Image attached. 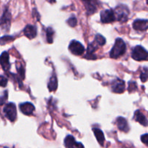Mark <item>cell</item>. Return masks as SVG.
I'll return each instance as SVG.
<instances>
[{
	"label": "cell",
	"instance_id": "52a82bcc",
	"mask_svg": "<svg viewBox=\"0 0 148 148\" xmlns=\"http://www.w3.org/2000/svg\"><path fill=\"white\" fill-rule=\"evenodd\" d=\"M101 20L103 23H109L116 20V16L113 10H105L101 11Z\"/></svg>",
	"mask_w": 148,
	"mask_h": 148
},
{
	"label": "cell",
	"instance_id": "e0dca14e",
	"mask_svg": "<svg viewBox=\"0 0 148 148\" xmlns=\"http://www.w3.org/2000/svg\"><path fill=\"white\" fill-rule=\"evenodd\" d=\"M92 131H93L94 134H95V138L97 139V141L98 142V143L101 146H103L104 142H105V136H104V134L102 131L99 129H96V128L92 129Z\"/></svg>",
	"mask_w": 148,
	"mask_h": 148
},
{
	"label": "cell",
	"instance_id": "9c48e42d",
	"mask_svg": "<svg viewBox=\"0 0 148 148\" xmlns=\"http://www.w3.org/2000/svg\"><path fill=\"white\" fill-rule=\"evenodd\" d=\"M64 145L66 148H84L83 145L81 142H77L74 136L68 135L64 139Z\"/></svg>",
	"mask_w": 148,
	"mask_h": 148
},
{
	"label": "cell",
	"instance_id": "ba28073f",
	"mask_svg": "<svg viewBox=\"0 0 148 148\" xmlns=\"http://www.w3.org/2000/svg\"><path fill=\"white\" fill-rule=\"evenodd\" d=\"M10 23H11V14H10V11L8 9L6 8L4 10V13H3L2 16H1V29L4 31L6 30H9L10 26Z\"/></svg>",
	"mask_w": 148,
	"mask_h": 148
},
{
	"label": "cell",
	"instance_id": "f1b7e54d",
	"mask_svg": "<svg viewBox=\"0 0 148 148\" xmlns=\"http://www.w3.org/2000/svg\"><path fill=\"white\" fill-rule=\"evenodd\" d=\"M17 71H18L19 74L21 75L22 78H25V71H24V69H23V67H20V68H18V69H17Z\"/></svg>",
	"mask_w": 148,
	"mask_h": 148
},
{
	"label": "cell",
	"instance_id": "7402d4cb",
	"mask_svg": "<svg viewBox=\"0 0 148 148\" xmlns=\"http://www.w3.org/2000/svg\"><path fill=\"white\" fill-rule=\"evenodd\" d=\"M140 79L143 82H145L148 79V68H144L143 72L141 73V75H140Z\"/></svg>",
	"mask_w": 148,
	"mask_h": 148
},
{
	"label": "cell",
	"instance_id": "6da1fadb",
	"mask_svg": "<svg viewBox=\"0 0 148 148\" xmlns=\"http://www.w3.org/2000/svg\"><path fill=\"white\" fill-rule=\"evenodd\" d=\"M126 49H127V46H126L123 39L118 38L116 39L114 46L111 49V52H110V57L111 58L119 57L120 56H122L125 53Z\"/></svg>",
	"mask_w": 148,
	"mask_h": 148
},
{
	"label": "cell",
	"instance_id": "484cf974",
	"mask_svg": "<svg viewBox=\"0 0 148 148\" xmlns=\"http://www.w3.org/2000/svg\"><path fill=\"white\" fill-rule=\"evenodd\" d=\"M12 39V37H11V36H3L1 39V44H4V43L7 42L8 41H11Z\"/></svg>",
	"mask_w": 148,
	"mask_h": 148
},
{
	"label": "cell",
	"instance_id": "7c38bea8",
	"mask_svg": "<svg viewBox=\"0 0 148 148\" xmlns=\"http://www.w3.org/2000/svg\"><path fill=\"white\" fill-rule=\"evenodd\" d=\"M24 34L26 37L29 39H33L37 35V28L36 26H32V25H27L24 28Z\"/></svg>",
	"mask_w": 148,
	"mask_h": 148
},
{
	"label": "cell",
	"instance_id": "5b68a950",
	"mask_svg": "<svg viewBox=\"0 0 148 148\" xmlns=\"http://www.w3.org/2000/svg\"><path fill=\"white\" fill-rule=\"evenodd\" d=\"M69 49L72 54L75 55H81L85 52V47L80 42L76 40H72L69 46Z\"/></svg>",
	"mask_w": 148,
	"mask_h": 148
},
{
	"label": "cell",
	"instance_id": "4dcf8cb0",
	"mask_svg": "<svg viewBox=\"0 0 148 148\" xmlns=\"http://www.w3.org/2000/svg\"><path fill=\"white\" fill-rule=\"evenodd\" d=\"M146 1H147V4H148V0H146Z\"/></svg>",
	"mask_w": 148,
	"mask_h": 148
},
{
	"label": "cell",
	"instance_id": "83f0119b",
	"mask_svg": "<svg viewBox=\"0 0 148 148\" xmlns=\"http://www.w3.org/2000/svg\"><path fill=\"white\" fill-rule=\"evenodd\" d=\"M7 95H8V93H7V91H5L4 93V95L1 96V104H3L4 102H5L6 100H7Z\"/></svg>",
	"mask_w": 148,
	"mask_h": 148
},
{
	"label": "cell",
	"instance_id": "ffe728a7",
	"mask_svg": "<svg viewBox=\"0 0 148 148\" xmlns=\"http://www.w3.org/2000/svg\"><path fill=\"white\" fill-rule=\"evenodd\" d=\"M53 35H54V31L51 28H48L46 29V39H47L48 43L51 44L53 42Z\"/></svg>",
	"mask_w": 148,
	"mask_h": 148
},
{
	"label": "cell",
	"instance_id": "cb8c5ba5",
	"mask_svg": "<svg viewBox=\"0 0 148 148\" xmlns=\"http://www.w3.org/2000/svg\"><path fill=\"white\" fill-rule=\"evenodd\" d=\"M137 89V84L134 81H130L129 82V87H128V90L130 93L134 91V90H136Z\"/></svg>",
	"mask_w": 148,
	"mask_h": 148
},
{
	"label": "cell",
	"instance_id": "8fae6325",
	"mask_svg": "<svg viewBox=\"0 0 148 148\" xmlns=\"http://www.w3.org/2000/svg\"><path fill=\"white\" fill-rule=\"evenodd\" d=\"M111 89L115 93H123L125 90V84L122 80L115 79L111 84Z\"/></svg>",
	"mask_w": 148,
	"mask_h": 148
},
{
	"label": "cell",
	"instance_id": "d6986e66",
	"mask_svg": "<svg viewBox=\"0 0 148 148\" xmlns=\"http://www.w3.org/2000/svg\"><path fill=\"white\" fill-rule=\"evenodd\" d=\"M58 86V82H57V78L55 75L51 76V78H50V81H49V84H48V88H49V91H53L56 90Z\"/></svg>",
	"mask_w": 148,
	"mask_h": 148
},
{
	"label": "cell",
	"instance_id": "3957f363",
	"mask_svg": "<svg viewBox=\"0 0 148 148\" xmlns=\"http://www.w3.org/2000/svg\"><path fill=\"white\" fill-rule=\"evenodd\" d=\"M132 57L137 61L148 60V52L142 46L137 45L132 49Z\"/></svg>",
	"mask_w": 148,
	"mask_h": 148
},
{
	"label": "cell",
	"instance_id": "7a4b0ae2",
	"mask_svg": "<svg viewBox=\"0 0 148 148\" xmlns=\"http://www.w3.org/2000/svg\"><path fill=\"white\" fill-rule=\"evenodd\" d=\"M114 11L116 16V20L124 23L128 20L130 10L126 5H124V4L118 5Z\"/></svg>",
	"mask_w": 148,
	"mask_h": 148
},
{
	"label": "cell",
	"instance_id": "4316f807",
	"mask_svg": "<svg viewBox=\"0 0 148 148\" xmlns=\"http://www.w3.org/2000/svg\"><path fill=\"white\" fill-rule=\"evenodd\" d=\"M7 84V79L4 76V75H1V81H0V84L2 87H4Z\"/></svg>",
	"mask_w": 148,
	"mask_h": 148
},
{
	"label": "cell",
	"instance_id": "277c9868",
	"mask_svg": "<svg viewBox=\"0 0 148 148\" xmlns=\"http://www.w3.org/2000/svg\"><path fill=\"white\" fill-rule=\"evenodd\" d=\"M3 111H4L6 117L10 121L13 122L16 120V118H17V109H16V106L14 103L10 102L6 104Z\"/></svg>",
	"mask_w": 148,
	"mask_h": 148
},
{
	"label": "cell",
	"instance_id": "4fadbf2b",
	"mask_svg": "<svg viewBox=\"0 0 148 148\" xmlns=\"http://www.w3.org/2000/svg\"><path fill=\"white\" fill-rule=\"evenodd\" d=\"M20 109L22 113L25 115H31L35 110V107L32 103L25 102L20 104Z\"/></svg>",
	"mask_w": 148,
	"mask_h": 148
},
{
	"label": "cell",
	"instance_id": "30bf717a",
	"mask_svg": "<svg viewBox=\"0 0 148 148\" xmlns=\"http://www.w3.org/2000/svg\"><path fill=\"white\" fill-rule=\"evenodd\" d=\"M133 28L136 30L144 31L148 28V20L143 19H137L132 24Z\"/></svg>",
	"mask_w": 148,
	"mask_h": 148
},
{
	"label": "cell",
	"instance_id": "603a6c76",
	"mask_svg": "<svg viewBox=\"0 0 148 148\" xmlns=\"http://www.w3.org/2000/svg\"><path fill=\"white\" fill-rule=\"evenodd\" d=\"M66 22H67V24L71 27H75L77 23V19L75 17H71L70 18L68 19Z\"/></svg>",
	"mask_w": 148,
	"mask_h": 148
},
{
	"label": "cell",
	"instance_id": "ac0fdd59",
	"mask_svg": "<svg viewBox=\"0 0 148 148\" xmlns=\"http://www.w3.org/2000/svg\"><path fill=\"white\" fill-rule=\"evenodd\" d=\"M96 50V46L94 44L91 43L88 45V50H87V55H86V58L88 59H96V56L94 55V52Z\"/></svg>",
	"mask_w": 148,
	"mask_h": 148
},
{
	"label": "cell",
	"instance_id": "5bb4252c",
	"mask_svg": "<svg viewBox=\"0 0 148 148\" xmlns=\"http://www.w3.org/2000/svg\"><path fill=\"white\" fill-rule=\"evenodd\" d=\"M116 124L119 129L124 132H128L130 130L127 120L123 117H119L116 119Z\"/></svg>",
	"mask_w": 148,
	"mask_h": 148
},
{
	"label": "cell",
	"instance_id": "f546056e",
	"mask_svg": "<svg viewBox=\"0 0 148 148\" xmlns=\"http://www.w3.org/2000/svg\"><path fill=\"white\" fill-rule=\"evenodd\" d=\"M47 1H49V3H51V4H52V3H55L56 2V0H46Z\"/></svg>",
	"mask_w": 148,
	"mask_h": 148
},
{
	"label": "cell",
	"instance_id": "9a60e30c",
	"mask_svg": "<svg viewBox=\"0 0 148 148\" xmlns=\"http://www.w3.org/2000/svg\"><path fill=\"white\" fill-rule=\"evenodd\" d=\"M1 65L4 71H7L10 67V60H9V54L7 52H2L1 55Z\"/></svg>",
	"mask_w": 148,
	"mask_h": 148
},
{
	"label": "cell",
	"instance_id": "d4e9b609",
	"mask_svg": "<svg viewBox=\"0 0 148 148\" xmlns=\"http://www.w3.org/2000/svg\"><path fill=\"white\" fill-rule=\"evenodd\" d=\"M141 140L145 145H146L147 146H148V133L143 135V136H141Z\"/></svg>",
	"mask_w": 148,
	"mask_h": 148
},
{
	"label": "cell",
	"instance_id": "8992f818",
	"mask_svg": "<svg viewBox=\"0 0 148 148\" xmlns=\"http://www.w3.org/2000/svg\"><path fill=\"white\" fill-rule=\"evenodd\" d=\"M86 9L87 14L92 15L97 11L98 7V0H81Z\"/></svg>",
	"mask_w": 148,
	"mask_h": 148
},
{
	"label": "cell",
	"instance_id": "44dd1931",
	"mask_svg": "<svg viewBox=\"0 0 148 148\" xmlns=\"http://www.w3.org/2000/svg\"><path fill=\"white\" fill-rule=\"evenodd\" d=\"M95 41L97 43V45L103 46V45H104L106 44V39L102 36V35L98 33V34L95 36Z\"/></svg>",
	"mask_w": 148,
	"mask_h": 148
},
{
	"label": "cell",
	"instance_id": "2e32d148",
	"mask_svg": "<svg viewBox=\"0 0 148 148\" xmlns=\"http://www.w3.org/2000/svg\"><path fill=\"white\" fill-rule=\"evenodd\" d=\"M134 118L137 120V122L142 124L143 126H148V120L146 118L145 116L140 111V110H137V111L134 113Z\"/></svg>",
	"mask_w": 148,
	"mask_h": 148
}]
</instances>
